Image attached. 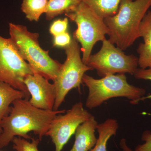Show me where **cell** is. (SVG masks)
Masks as SVG:
<instances>
[{"mask_svg":"<svg viewBox=\"0 0 151 151\" xmlns=\"http://www.w3.org/2000/svg\"><path fill=\"white\" fill-rule=\"evenodd\" d=\"M9 113L0 124V149L8 146L15 137L31 139L28 134L33 132L40 140L46 136L52 120L65 110L46 111L34 107L26 99L14 101Z\"/></svg>","mask_w":151,"mask_h":151,"instance_id":"cell-1","label":"cell"},{"mask_svg":"<svg viewBox=\"0 0 151 151\" xmlns=\"http://www.w3.org/2000/svg\"><path fill=\"white\" fill-rule=\"evenodd\" d=\"M150 7L151 0H122L117 13L104 19L109 41L123 50L130 47L140 37V25Z\"/></svg>","mask_w":151,"mask_h":151,"instance_id":"cell-2","label":"cell"},{"mask_svg":"<svg viewBox=\"0 0 151 151\" xmlns=\"http://www.w3.org/2000/svg\"><path fill=\"white\" fill-rule=\"evenodd\" d=\"M9 32L11 39L33 73L54 81L62 64L52 58L48 50L42 48L39 42V34L30 32L25 26L12 23L9 24Z\"/></svg>","mask_w":151,"mask_h":151,"instance_id":"cell-3","label":"cell"},{"mask_svg":"<svg viewBox=\"0 0 151 151\" xmlns=\"http://www.w3.org/2000/svg\"><path fill=\"white\" fill-rule=\"evenodd\" d=\"M82 83L89 90L85 105L89 109L97 108L109 99L116 97H125L131 104L137 105L146 94L145 89L129 84L125 74L108 75L100 79L84 74Z\"/></svg>","mask_w":151,"mask_h":151,"instance_id":"cell-4","label":"cell"},{"mask_svg":"<svg viewBox=\"0 0 151 151\" xmlns=\"http://www.w3.org/2000/svg\"><path fill=\"white\" fill-rule=\"evenodd\" d=\"M65 15L77 25L73 38L81 44L82 61L86 65L94 45L106 39L109 29L104 19L82 1Z\"/></svg>","mask_w":151,"mask_h":151,"instance_id":"cell-5","label":"cell"},{"mask_svg":"<svg viewBox=\"0 0 151 151\" xmlns=\"http://www.w3.org/2000/svg\"><path fill=\"white\" fill-rule=\"evenodd\" d=\"M64 49L66 59L53 81L56 90L53 111L58 110L71 89L76 88L80 90L84 74L88 70H93L82 61L80 47L78 42L74 39H72L70 44Z\"/></svg>","mask_w":151,"mask_h":151,"instance_id":"cell-6","label":"cell"},{"mask_svg":"<svg viewBox=\"0 0 151 151\" xmlns=\"http://www.w3.org/2000/svg\"><path fill=\"white\" fill-rule=\"evenodd\" d=\"M102 42L100 50L90 55L86 65L96 70L97 75L102 78L116 73L133 75L139 66L138 58L133 55L125 54L109 40L105 39Z\"/></svg>","mask_w":151,"mask_h":151,"instance_id":"cell-7","label":"cell"},{"mask_svg":"<svg viewBox=\"0 0 151 151\" xmlns=\"http://www.w3.org/2000/svg\"><path fill=\"white\" fill-rule=\"evenodd\" d=\"M32 74L29 65L11 38H5L0 35V81L24 92L29 100L30 95L23 80L26 76Z\"/></svg>","mask_w":151,"mask_h":151,"instance_id":"cell-8","label":"cell"},{"mask_svg":"<svg viewBox=\"0 0 151 151\" xmlns=\"http://www.w3.org/2000/svg\"><path fill=\"white\" fill-rule=\"evenodd\" d=\"M93 116L84 108L81 102L75 103L65 113L58 115L52 120L46 136L51 138L55 151H61L77 127Z\"/></svg>","mask_w":151,"mask_h":151,"instance_id":"cell-9","label":"cell"},{"mask_svg":"<svg viewBox=\"0 0 151 151\" xmlns=\"http://www.w3.org/2000/svg\"><path fill=\"white\" fill-rule=\"evenodd\" d=\"M24 83L30 95L29 103L39 109L53 111L56 90L54 84L38 73L29 74L25 77Z\"/></svg>","mask_w":151,"mask_h":151,"instance_id":"cell-10","label":"cell"},{"mask_svg":"<svg viewBox=\"0 0 151 151\" xmlns=\"http://www.w3.org/2000/svg\"><path fill=\"white\" fill-rule=\"evenodd\" d=\"M98 123L94 116L78 126L76 131L75 140L69 151H89L97 143L95 132Z\"/></svg>","mask_w":151,"mask_h":151,"instance_id":"cell-11","label":"cell"},{"mask_svg":"<svg viewBox=\"0 0 151 151\" xmlns=\"http://www.w3.org/2000/svg\"><path fill=\"white\" fill-rule=\"evenodd\" d=\"M139 35L144 42L139 45L138 65L142 69L151 68V11H148L139 27Z\"/></svg>","mask_w":151,"mask_h":151,"instance_id":"cell-12","label":"cell"},{"mask_svg":"<svg viewBox=\"0 0 151 151\" xmlns=\"http://www.w3.org/2000/svg\"><path fill=\"white\" fill-rule=\"evenodd\" d=\"M19 99H27L24 92L15 89L9 84L0 81V124L9 113L11 104ZM1 132L0 128V133Z\"/></svg>","mask_w":151,"mask_h":151,"instance_id":"cell-13","label":"cell"},{"mask_svg":"<svg viewBox=\"0 0 151 151\" xmlns=\"http://www.w3.org/2000/svg\"><path fill=\"white\" fill-rule=\"evenodd\" d=\"M119 128L118 121L114 119H108L103 123L98 124L96 129L98 133L97 142L89 151H107L108 141L116 134Z\"/></svg>","mask_w":151,"mask_h":151,"instance_id":"cell-14","label":"cell"},{"mask_svg":"<svg viewBox=\"0 0 151 151\" xmlns=\"http://www.w3.org/2000/svg\"><path fill=\"white\" fill-rule=\"evenodd\" d=\"M122 0H81L103 19L115 15Z\"/></svg>","mask_w":151,"mask_h":151,"instance_id":"cell-15","label":"cell"},{"mask_svg":"<svg viewBox=\"0 0 151 151\" xmlns=\"http://www.w3.org/2000/svg\"><path fill=\"white\" fill-rule=\"evenodd\" d=\"M81 2V0H48L45 13L47 20L66 13Z\"/></svg>","mask_w":151,"mask_h":151,"instance_id":"cell-16","label":"cell"},{"mask_svg":"<svg viewBox=\"0 0 151 151\" xmlns=\"http://www.w3.org/2000/svg\"><path fill=\"white\" fill-rule=\"evenodd\" d=\"M48 0H22L21 10L30 21L37 22L45 14Z\"/></svg>","mask_w":151,"mask_h":151,"instance_id":"cell-17","label":"cell"},{"mask_svg":"<svg viewBox=\"0 0 151 151\" xmlns=\"http://www.w3.org/2000/svg\"><path fill=\"white\" fill-rule=\"evenodd\" d=\"M31 142H29L26 139L16 137L13 139V148L16 151H39L38 146L39 144V139L32 138Z\"/></svg>","mask_w":151,"mask_h":151,"instance_id":"cell-18","label":"cell"},{"mask_svg":"<svg viewBox=\"0 0 151 151\" xmlns=\"http://www.w3.org/2000/svg\"><path fill=\"white\" fill-rule=\"evenodd\" d=\"M68 18L66 17L63 19L56 20L50 25L49 32L53 37L67 32L68 27Z\"/></svg>","mask_w":151,"mask_h":151,"instance_id":"cell-19","label":"cell"},{"mask_svg":"<svg viewBox=\"0 0 151 151\" xmlns=\"http://www.w3.org/2000/svg\"><path fill=\"white\" fill-rule=\"evenodd\" d=\"M71 40L70 36L67 31L54 37L53 46L65 48L70 44Z\"/></svg>","mask_w":151,"mask_h":151,"instance_id":"cell-20","label":"cell"},{"mask_svg":"<svg viewBox=\"0 0 151 151\" xmlns=\"http://www.w3.org/2000/svg\"><path fill=\"white\" fill-rule=\"evenodd\" d=\"M133 75L135 78L138 79H143V80H150L151 81V68L142 69L138 68L135 71ZM151 94L146 97H142L139 100V102L144 101L146 99H151Z\"/></svg>","mask_w":151,"mask_h":151,"instance_id":"cell-21","label":"cell"},{"mask_svg":"<svg viewBox=\"0 0 151 151\" xmlns=\"http://www.w3.org/2000/svg\"><path fill=\"white\" fill-rule=\"evenodd\" d=\"M141 139L145 142L144 144L138 145L134 151H151V132L149 130L144 131Z\"/></svg>","mask_w":151,"mask_h":151,"instance_id":"cell-22","label":"cell"},{"mask_svg":"<svg viewBox=\"0 0 151 151\" xmlns=\"http://www.w3.org/2000/svg\"><path fill=\"white\" fill-rule=\"evenodd\" d=\"M120 147L123 151H133L127 145L126 139H122L120 142Z\"/></svg>","mask_w":151,"mask_h":151,"instance_id":"cell-23","label":"cell"}]
</instances>
